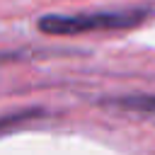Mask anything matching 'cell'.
<instances>
[{"instance_id":"cell-2","label":"cell","mask_w":155,"mask_h":155,"mask_svg":"<svg viewBox=\"0 0 155 155\" xmlns=\"http://www.w3.org/2000/svg\"><path fill=\"white\" fill-rule=\"evenodd\" d=\"M111 104L128 109V111H138V114H148L155 119V94H128V97H119L111 99Z\"/></svg>"},{"instance_id":"cell-1","label":"cell","mask_w":155,"mask_h":155,"mask_svg":"<svg viewBox=\"0 0 155 155\" xmlns=\"http://www.w3.org/2000/svg\"><path fill=\"white\" fill-rule=\"evenodd\" d=\"M150 10H102V12H80V15H46L39 19L44 34L73 36L87 31H109V29H131L148 19Z\"/></svg>"}]
</instances>
